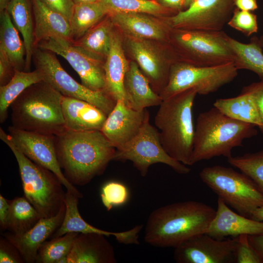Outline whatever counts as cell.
<instances>
[{"mask_svg":"<svg viewBox=\"0 0 263 263\" xmlns=\"http://www.w3.org/2000/svg\"><path fill=\"white\" fill-rule=\"evenodd\" d=\"M234 5L241 10L250 12L258 8L257 0H234Z\"/></svg>","mask_w":263,"mask_h":263,"instance_id":"obj_47","label":"cell"},{"mask_svg":"<svg viewBox=\"0 0 263 263\" xmlns=\"http://www.w3.org/2000/svg\"><path fill=\"white\" fill-rule=\"evenodd\" d=\"M148 111L135 110L124 101L118 100L101 130L111 144L118 149L132 138L139 132Z\"/></svg>","mask_w":263,"mask_h":263,"instance_id":"obj_16","label":"cell"},{"mask_svg":"<svg viewBox=\"0 0 263 263\" xmlns=\"http://www.w3.org/2000/svg\"><path fill=\"white\" fill-rule=\"evenodd\" d=\"M61 104L67 130L101 131L108 116L97 107L81 99L63 96Z\"/></svg>","mask_w":263,"mask_h":263,"instance_id":"obj_22","label":"cell"},{"mask_svg":"<svg viewBox=\"0 0 263 263\" xmlns=\"http://www.w3.org/2000/svg\"><path fill=\"white\" fill-rule=\"evenodd\" d=\"M75 4L93 3L100 1L99 0H73Z\"/></svg>","mask_w":263,"mask_h":263,"instance_id":"obj_51","label":"cell"},{"mask_svg":"<svg viewBox=\"0 0 263 263\" xmlns=\"http://www.w3.org/2000/svg\"><path fill=\"white\" fill-rule=\"evenodd\" d=\"M129 46L150 84H152V89L159 95L167 84L170 68L168 67L160 53L146 39L131 38Z\"/></svg>","mask_w":263,"mask_h":263,"instance_id":"obj_20","label":"cell"},{"mask_svg":"<svg viewBox=\"0 0 263 263\" xmlns=\"http://www.w3.org/2000/svg\"><path fill=\"white\" fill-rule=\"evenodd\" d=\"M215 213L211 206L195 201L161 207L148 217L145 241L154 246L175 248L195 235L206 233Z\"/></svg>","mask_w":263,"mask_h":263,"instance_id":"obj_2","label":"cell"},{"mask_svg":"<svg viewBox=\"0 0 263 263\" xmlns=\"http://www.w3.org/2000/svg\"><path fill=\"white\" fill-rule=\"evenodd\" d=\"M259 38L260 45L263 49V35Z\"/></svg>","mask_w":263,"mask_h":263,"instance_id":"obj_53","label":"cell"},{"mask_svg":"<svg viewBox=\"0 0 263 263\" xmlns=\"http://www.w3.org/2000/svg\"><path fill=\"white\" fill-rule=\"evenodd\" d=\"M232 28L249 37L258 30L257 16L252 12L241 10L237 8L227 23Z\"/></svg>","mask_w":263,"mask_h":263,"instance_id":"obj_39","label":"cell"},{"mask_svg":"<svg viewBox=\"0 0 263 263\" xmlns=\"http://www.w3.org/2000/svg\"><path fill=\"white\" fill-rule=\"evenodd\" d=\"M56 153L66 178L83 186L101 175L113 160L115 148L101 131L66 130L55 136Z\"/></svg>","mask_w":263,"mask_h":263,"instance_id":"obj_1","label":"cell"},{"mask_svg":"<svg viewBox=\"0 0 263 263\" xmlns=\"http://www.w3.org/2000/svg\"><path fill=\"white\" fill-rule=\"evenodd\" d=\"M95 233H78L67 256V263H114L113 248L105 237Z\"/></svg>","mask_w":263,"mask_h":263,"instance_id":"obj_21","label":"cell"},{"mask_svg":"<svg viewBox=\"0 0 263 263\" xmlns=\"http://www.w3.org/2000/svg\"><path fill=\"white\" fill-rule=\"evenodd\" d=\"M77 232H69L61 236L45 241L39 247L36 263H56L70 252Z\"/></svg>","mask_w":263,"mask_h":263,"instance_id":"obj_35","label":"cell"},{"mask_svg":"<svg viewBox=\"0 0 263 263\" xmlns=\"http://www.w3.org/2000/svg\"><path fill=\"white\" fill-rule=\"evenodd\" d=\"M255 127L230 118L214 107L200 113L194 130L190 166L215 157L232 156L233 148L242 146L244 139L258 134Z\"/></svg>","mask_w":263,"mask_h":263,"instance_id":"obj_3","label":"cell"},{"mask_svg":"<svg viewBox=\"0 0 263 263\" xmlns=\"http://www.w3.org/2000/svg\"><path fill=\"white\" fill-rule=\"evenodd\" d=\"M125 103L130 107L143 111L146 108L159 106L162 100L151 88L146 76L134 62L129 63L125 76Z\"/></svg>","mask_w":263,"mask_h":263,"instance_id":"obj_25","label":"cell"},{"mask_svg":"<svg viewBox=\"0 0 263 263\" xmlns=\"http://www.w3.org/2000/svg\"><path fill=\"white\" fill-rule=\"evenodd\" d=\"M237 237L217 240L206 233L195 235L175 247L178 263H232Z\"/></svg>","mask_w":263,"mask_h":263,"instance_id":"obj_15","label":"cell"},{"mask_svg":"<svg viewBox=\"0 0 263 263\" xmlns=\"http://www.w3.org/2000/svg\"><path fill=\"white\" fill-rule=\"evenodd\" d=\"M249 242L258 253L261 263H263V234L248 235Z\"/></svg>","mask_w":263,"mask_h":263,"instance_id":"obj_46","label":"cell"},{"mask_svg":"<svg viewBox=\"0 0 263 263\" xmlns=\"http://www.w3.org/2000/svg\"><path fill=\"white\" fill-rule=\"evenodd\" d=\"M43 80L41 73L35 69L32 72L15 71L6 84L0 87V121L3 123L8 116V109L13 101L27 88Z\"/></svg>","mask_w":263,"mask_h":263,"instance_id":"obj_32","label":"cell"},{"mask_svg":"<svg viewBox=\"0 0 263 263\" xmlns=\"http://www.w3.org/2000/svg\"><path fill=\"white\" fill-rule=\"evenodd\" d=\"M49 7L64 16L70 21L75 3L73 0H42Z\"/></svg>","mask_w":263,"mask_h":263,"instance_id":"obj_43","label":"cell"},{"mask_svg":"<svg viewBox=\"0 0 263 263\" xmlns=\"http://www.w3.org/2000/svg\"><path fill=\"white\" fill-rule=\"evenodd\" d=\"M15 69L7 58L0 54V85L8 83L15 74Z\"/></svg>","mask_w":263,"mask_h":263,"instance_id":"obj_44","label":"cell"},{"mask_svg":"<svg viewBox=\"0 0 263 263\" xmlns=\"http://www.w3.org/2000/svg\"><path fill=\"white\" fill-rule=\"evenodd\" d=\"M228 45L234 56V63L237 69L248 70L263 78V49L259 38L253 36L248 43L241 42L227 36Z\"/></svg>","mask_w":263,"mask_h":263,"instance_id":"obj_30","label":"cell"},{"mask_svg":"<svg viewBox=\"0 0 263 263\" xmlns=\"http://www.w3.org/2000/svg\"><path fill=\"white\" fill-rule=\"evenodd\" d=\"M41 218L38 211L25 197H18L10 201L7 229L21 234L33 227Z\"/></svg>","mask_w":263,"mask_h":263,"instance_id":"obj_34","label":"cell"},{"mask_svg":"<svg viewBox=\"0 0 263 263\" xmlns=\"http://www.w3.org/2000/svg\"><path fill=\"white\" fill-rule=\"evenodd\" d=\"M32 60L43 80L63 96L87 101L107 115L115 106L116 101L108 93L92 90L75 80L63 69L53 52L35 47Z\"/></svg>","mask_w":263,"mask_h":263,"instance_id":"obj_10","label":"cell"},{"mask_svg":"<svg viewBox=\"0 0 263 263\" xmlns=\"http://www.w3.org/2000/svg\"><path fill=\"white\" fill-rule=\"evenodd\" d=\"M110 11L101 1L75 4L70 20L74 41L81 38Z\"/></svg>","mask_w":263,"mask_h":263,"instance_id":"obj_31","label":"cell"},{"mask_svg":"<svg viewBox=\"0 0 263 263\" xmlns=\"http://www.w3.org/2000/svg\"><path fill=\"white\" fill-rule=\"evenodd\" d=\"M213 107L233 119L253 124L259 128L262 125L255 101L248 93L241 92L236 97L217 99Z\"/></svg>","mask_w":263,"mask_h":263,"instance_id":"obj_29","label":"cell"},{"mask_svg":"<svg viewBox=\"0 0 263 263\" xmlns=\"http://www.w3.org/2000/svg\"><path fill=\"white\" fill-rule=\"evenodd\" d=\"M109 16L114 24L131 38L162 39L168 33L161 23L143 13L113 12Z\"/></svg>","mask_w":263,"mask_h":263,"instance_id":"obj_26","label":"cell"},{"mask_svg":"<svg viewBox=\"0 0 263 263\" xmlns=\"http://www.w3.org/2000/svg\"><path fill=\"white\" fill-rule=\"evenodd\" d=\"M217 240L236 237L240 235L263 234V221L245 217L232 210L221 199L218 198L215 216L206 233Z\"/></svg>","mask_w":263,"mask_h":263,"instance_id":"obj_19","label":"cell"},{"mask_svg":"<svg viewBox=\"0 0 263 263\" xmlns=\"http://www.w3.org/2000/svg\"><path fill=\"white\" fill-rule=\"evenodd\" d=\"M113 12L162 14L168 9L154 0H99Z\"/></svg>","mask_w":263,"mask_h":263,"instance_id":"obj_37","label":"cell"},{"mask_svg":"<svg viewBox=\"0 0 263 263\" xmlns=\"http://www.w3.org/2000/svg\"><path fill=\"white\" fill-rule=\"evenodd\" d=\"M238 71L234 62L199 67L175 62L170 67L167 84L159 95L163 100L189 89L195 90L197 94L207 95L232 81Z\"/></svg>","mask_w":263,"mask_h":263,"instance_id":"obj_8","label":"cell"},{"mask_svg":"<svg viewBox=\"0 0 263 263\" xmlns=\"http://www.w3.org/2000/svg\"><path fill=\"white\" fill-rule=\"evenodd\" d=\"M0 54L7 58L15 70L25 71V48L19 32L6 9L0 12Z\"/></svg>","mask_w":263,"mask_h":263,"instance_id":"obj_28","label":"cell"},{"mask_svg":"<svg viewBox=\"0 0 263 263\" xmlns=\"http://www.w3.org/2000/svg\"><path fill=\"white\" fill-rule=\"evenodd\" d=\"M194 0H184V7L188 8Z\"/></svg>","mask_w":263,"mask_h":263,"instance_id":"obj_52","label":"cell"},{"mask_svg":"<svg viewBox=\"0 0 263 263\" xmlns=\"http://www.w3.org/2000/svg\"><path fill=\"white\" fill-rule=\"evenodd\" d=\"M24 260L19 250L4 237L0 240V263H21Z\"/></svg>","mask_w":263,"mask_h":263,"instance_id":"obj_41","label":"cell"},{"mask_svg":"<svg viewBox=\"0 0 263 263\" xmlns=\"http://www.w3.org/2000/svg\"><path fill=\"white\" fill-rule=\"evenodd\" d=\"M199 176L218 198L242 215L250 218L253 211L263 207V191L243 172L216 165L204 168Z\"/></svg>","mask_w":263,"mask_h":263,"instance_id":"obj_7","label":"cell"},{"mask_svg":"<svg viewBox=\"0 0 263 263\" xmlns=\"http://www.w3.org/2000/svg\"><path fill=\"white\" fill-rule=\"evenodd\" d=\"M78 199L67 190L65 193V212L63 221L51 239L61 236L69 232L95 233L106 236H113L119 243L125 244H139V235L143 225H136L132 229L122 232H111L96 228L86 222L81 216L78 209Z\"/></svg>","mask_w":263,"mask_h":263,"instance_id":"obj_17","label":"cell"},{"mask_svg":"<svg viewBox=\"0 0 263 263\" xmlns=\"http://www.w3.org/2000/svg\"><path fill=\"white\" fill-rule=\"evenodd\" d=\"M112 23L106 19L89 30L73 43L101 58H106L111 45Z\"/></svg>","mask_w":263,"mask_h":263,"instance_id":"obj_33","label":"cell"},{"mask_svg":"<svg viewBox=\"0 0 263 263\" xmlns=\"http://www.w3.org/2000/svg\"><path fill=\"white\" fill-rule=\"evenodd\" d=\"M197 94L189 89L163 100L154 120L165 150L186 166H190L193 150L192 107Z\"/></svg>","mask_w":263,"mask_h":263,"instance_id":"obj_5","label":"cell"},{"mask_svg":"<svg viewBox=\"0 0 263 263\" xmlns=\"http://www.w3.org/2000/svg\"><path fill=\"white\" fill-rule=\"evenodd\" d=\"M34 18L35 47L40 41L60 37L73 42L70 21L42 0H31Z\"/></svg>","mask_w":263,"mask_h":263,"instance_id":"obj_23","label":"cell"},{"mask_svg":"<svg viewBox=\"0 0 263 263\" xmlns=\"http://www.w3.org/2000/svg\"><path fill=\"white\" fill-rule=\"evenodd\" d=\"M10 213V201L0 195V225L2 230L7 229L8 218Z\"/></svg>","mask_w":263,"mask_h":263,"instance_id":"obj_45","label":"cell"},{"mask_svg":"<svg viewBox=\"0 0 263 263\" xmlns=\"http://www.w3.org/2000/svg\"><path fill=\"white\" fill-rule=\"evenodd\" d=\"M9 136L17 148L31 161L53 172L66 189L79 198L83 195L65 177L56 150L55 135L8 127Z\"/></svg>","mask_w":263,"mask_h":263,"instance_id":"obj_13","label":"cell"},{"mask_svg":"<svg viewBox=\"0 0 263 263\" xmlns=\"http://www.w3.org/2000/svg\"><path fill=\"white\" fill-rule=\"evenodd\" d=\"M100 196L102 204L110 211L114 207L126 203L129 199V192L124 184L110 181L102 186Z\"/></svg>","mask_w":263,"mask_h":263,"instance_id":"obj_38","label":"cell"},{"mask_svg":"<svg viewBox=\"0 0 263 263\" xmlns=\"http://www.w3.org/2000/svg\"><path fill=\"white\" fill-rule=\"evenodd\" d=\"M36 47L51 51L65 58L78 75L82 84L86 87L93 91L107 93L105 61H103L102 58L60 37H52L43 40Z\"/></svg>","mask_w":263,"mask_h":263,"instance_id":"obj_12","label":"cell"},{"mask_svg":"<svg viewBox=\"0 0 263 263\" xmlns=\"http://www.w3.org/2000/svg\"><path fill=\"white\" fill-rule=\"evenodd\" d=\"M172 38L183 56V62L199 67L234 62V54L223 30L209 31L173 28Z\"/></svg>","mask_w":263,"mask_h":263,"instance_id":"obj_9","label":"cell"},{"mask_svg":"<svg viewBox=\"0 0 263 263\" xmlns=\"http://www.w3.org/2000/svg\"><path fill=\"white\" fill-rule=\"evenodd\" d=\"M65 209L64 203L56 215L47 218H41L33 227L25 233L16 234L10 232L4 233L3 236L17 248L25 263H36L39 247L60 226Z\"/></svg>","mask_w":263,"mask_h":263,"instance_id":"obj_18","label":"cell"},{"mask_svg":"<svg viewBox=\"0 0 263 263\" xmlns=\"http://www.w3.org/2000/svg\"><path fill=\"white\" fill-rule=\"evenodd\" d=\"M227 161L250 178L263 191V150L232 156Z\"/></svg>","mask_w":263,"mask_h":263,"instance_id":"obj_36","label":"cell"},{"mask_svg":"<svg viewBox=\"0 0 263 263\" xmlns=\"http://www.w3.org/2000/svg\"><path fill=\"white\" fill-rule=\"evenodd\" d=\"M246 234L237 237L235 248V262L236 263H261L260 257L250 244Z\"/></svg>","mask_w":263,"mask_h":263,"instance_id":"obj_40","label":"cell"},{"mask_svg":"<svg viewBox=\"0 0 263 263\" xmlns=\"http://www.w3.org/2000/svg\"><path fill=\"white\" fill-rule=\"evenodd\" d=\"M167 6L173 9H180L184 7V0H161Z\"/></svg>","mask_w":263,"mask_h":263,"instance_id":"obj_48","label":"cell"},{"mask_svg":"<svg viewBox=\"0 0 263 263\" xmlns=\"http://www.w3.org/2000/svg\"><path fill=\"white\" fill-rule=\"evenodd\" d=\"M250 218L257 221H263V207L253 211Z\"/></svg>","mask_w":263,"mask_h":263,"instance_id":"obj_49","label":"cell"},{"mask_svg":"<svg viewBox=\"0 0 263 263\" xmlns=\"http://www.w3.org/2000/svg\"><path fill=\"white\" fill-rule=\"evenodd\" d=\"M11 0H0V11L5 10Z\"/></svg>","mask_w":263,"mask_h":263,"instance_id":"obj_50","label":"cell"},{"mask_svg":"<svg viewBox=\"0 0 263 263\" xmlns=\"http://www.w3.org/2000/svg\"><path fill=\"white\" fill-rule=\"evenodd\" d=\"M234 6V0H194L168 22L173 28L220 31L230 19Z\"/></svg>","mask_w":263,"mask_h":263,"instance_id":"obj_14","label":"cell"},{"mask_svg":"<svg viewBox=\"0 0 263 263\" xmlns=\"http://www.w3.org/2000/svg\"><path fill=\"white\" fill-rule=\"evenodd\" d=\"M148 111L137 135L129 142L116 149L113 160L132 162L141 175L146 176L149 167L154 164L168 165L180 174H187L190 169L170 156L164 149L157 129L150 123Z\"/></svg>","mask_w":263,"mask_h":263,"instance_id":"obj_11","label":"cell"},{"mask_svg":"<svg viewBox=\"0 0 263 263\" xmlns=\"http://www.w3.org/2000/svg\"><path fill=\"white\" fill-rule=\"evenodd\" d=\"M6 9L23 38L25 48V71L29 72L35 48L31 0H11Z\"/></svg>","mask_w":263,"mask_h":263,"instance_id":"obj_27","label":"cell"},{"mask_svg":"<svg viewBox=\"0 0 263 263\" xmlns=\"http://www.w3.org/2000/svg\"><path fill=\"white\" fill-rule=\"evenodd\" d=\"M129 66L121 39L113 30L111 48L104 68L107 93L116 101L122 100L125 102L124 81Z\"/></svg>","mask_w":263,"mask_h":263,"instance_id":"obj_24","label":"cell"},{"mask_svg":"<svg viewBox=\"0 0 263 263\" xmlns=\"http://www.w3.org/2000/svg\"><path fill=\"white\" fill-rule=\"evenodd\" d=\"M249 94L253 97L257 106L262 125L259 128L263 134V78L244 87L242 91Z\"/></svg>","mask_w":263,"mask_h":263,"instance_id":"obj_42","label":"cell"},{"mask_svg":"<svg viewBox=\"0 0 263 263\" xmlns=\"http://www.w3.org/2000/svg\"><path fill=\"white\" fill-rule=\"evenodd\" d=\"M0 138L11 149L18 164L24 197L41 218L56 215L64 204L62 184L51 171L34 163L15 146L9 134L0 129Z\"/></svg>","mask_w":263,"mask_h":263,"instance_id":"obj_6","label":"cell"},{"mask_svg":"<svg viewBox=\"0 0 263 263\" xmlns=\"http://www.w3.org/2000/svg\"><path fill=\"white\" fill-rule=\"evenodd\" d=\"M63 95L45 81L35 83L11 104L15 128L55 136L67 129L62 110Z\"/></svg>","mask_w":263,"mask_h":263,"instance_id":"obj_4","label":"cell"}]
</instances>
